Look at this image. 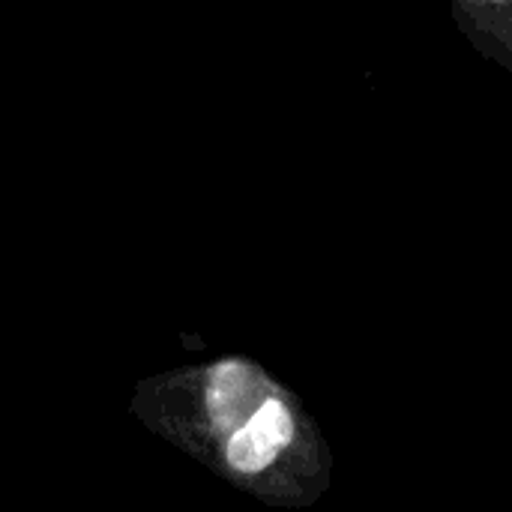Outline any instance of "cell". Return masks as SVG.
I'll use <instances>...</instances> for the list:
<instances>
[{"instance_id":"6da1fadb","label":"cell","mask_w":512,"mask_h":512,"mask_svg":"<svg viewBox=\"0 0 512 512\" xmlns=\"http://www.w3.org/2000/svg\"><path fill=\"white\" fill-rule=\"evenodd\" d=\"M132 411L159 438L267 507L306 510L333 483L330 444L300 396L249 357L138 384Z\"/></svg>"},{"instance_id":"7a4b0ae2","label":"cell","mask_w":512,"mask_h":512,"mask_svg":"<svg viewBox=\"0 0 512 512\" xmlns=\"http://www.w3.org/2000/svg\"><path fill=\"white\" fill-rule=\"evenodd\" d=\"M450 9L468 45L512 75V0H450Z\"/></svg>"}]
</instances>
